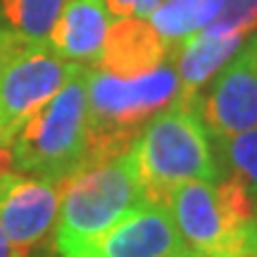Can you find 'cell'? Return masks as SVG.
<instances>
[{
	"mask_svg": "<svg viewBox=\"0 0 257 257\" xmlns=\"http://www.w3.org/2000/svg\"><path fill=\"white\" fill-rule=\"evenodd\" d=\"M195 110L212 138H229L257 126V60L243 48L198 93Z\"/></svg>",
	"mask_w": 257,
	"mask_h": 257,
	"instance_id": "9c48e42d",
	"label": "cell"
},
{
	"mask_svg": "<svg viewBox=\"0 0 257 257\" xmlns=\"http://www.w3.org/2000/svg\"><path fill=\"white\" fill-rule=\"evenodd\" d=\"M252 231H255V238H257V202H255V214H252Z\"/></svg>",
	"mask_w": 257,
	"mask_h": 257,
	"instance_id": "603a6c76",
	"label": "cell"
},
{
	"mask_svg": "<svg viewBox=\"0 0 257 257\" xmlns=\"http://www.w3.org/2000/svg\"><path fill=\"white\" fill-rule=\"evenodd\" d=\"M181 248L184 240L167 205L146 200L62 257H165Z\"/></svg>",
	"mask_w": 257,
	"mask_h": 257,
	"instance_id": "ba28073f",
	"label": "cell"
},
{
	"mask_svg": "<svg viewBox=\"0 0 257 257\" xmlns=\"http://www.w3.org/2000/svg\"><path fill=\"white\" fill-rule=\"evenodd\" d=\"M165 257H198V255H193L191 250L184 245L181 250H174V252H169V255H165Z\"/></svg>",
	"mask_w": 257,
	"mask_h": 257,
	"instance_id": "7402d4cb",
	"label": "cell"
},
{
	"mask_svg": "<svg viewBox=\"0 0 257 257\" xmlns=\"http://www.w3.org/2000/svg\"><path fill=\"white\" fill-rule=\"evenodd\" d=\"M88 67L81 64L62 88L41 105L10 143L12 167L46 181H64L88 153Z\"/></svg>",
	"mask_w": 257,
	"mask_h": 257,
	"instance_id": "277c9868",
	"label": "cell"
},
{
	"mask_svg": "<svg viewBox=\"0 0 257 257\" xmlns=\"http://www.w3.org/2000/svg\"><path fill=\"white\" fill-rule=\"evenodd\" d=\"M169 53V46L148 19L124 17L110 27L95 67L112 76L131 79L157 69Z\"/></svg>",
	"mask_w": 257,
	"mask_h": 257,
	"instance_id": "30bf717a",
	"label": "cell"
},
{
	"mask_svg": "<svg viewBox=\"0 0 257 257\" xmlns=\"http://www.w3.org/2000/svg\"><path fill=\"white\" fill-rule=\"evenodd\" d=\"M245 50L250 53V57H252V60H257V34L250 38L248 43H245Z\"/></svg>",
	"mask_w": 257,
	"mask_h": 257,
	"instance_id": "44dd1931",
	"label": "cell"
},
{
	"mask_svg": "<svg viewBox=\"0 0 257 257\" xmlns=\"http://www.w3.org/2000/svg\"><path fill=\"white\" fill-rule=\"evenodd\" d=\"M131 150L148 202L167 205L179 184L219 179L214 143L195 100L174 98L143 126Z\"/></svg>",
	"mask_w": 257,
	"mask_h": 257,
	"instance_id": "6da1fadb",
	"label": "cell"
},
{
	"mask_svg": "<svg viewBox=\"0 0 257 257\" xmlns=\"http://www.w3.org/2000/svg\"><path fill=\"white\" fill-rule=\"evenodd\" d=\"M162 0H105V5L114 17H138L148 19Z\"/></svg>",
	"mask_w": 257,
	"mask_h": 257,
	"instance_id": "e0dca14e",
	"label": "cell"
},
{
	"mask_svg": "<svg viewBox=\"0 0 257 257\" xmlns=\"http://www.w3.org/2000/svg\"><path fill=\"white\" fill-rule=\"evenodd\" d=\"M238 257H257V250L255 252H243V255H238Z\"/></svg>",
	"mask_w": 257,
	"mask_h": 257,
	"instance_id": "cb8c5ba5",
	"label": "cell"
},
{
	"mask_svg": "<svg viewBox=\"0 0 257 257\" xmlns=\"http://www.w3.org/2000/svg\"><path fill=\"white\" fill-rule=\"evenodd\" d=\"M19 43H22V41H17L15 34L0 22V69H3V64L8 62V57L15 53V48H17Z\"/></svg>",
	"mask_w": 257,
	"mask_h": 257,
	"instance_id": "ac0fdd59",
	"label": "cell"
},
{
	"mask_svg": "<svg viewBox=\"0 0 257 257\" xmlns=\"http://www.w3.org/2000/svg\"><path fill=\"white\" fill-rule=\"evenodd\" d=\"M167 210L193 255L238 257L257 250L255 200L236 176L179 184L169 193Z\"/></svg>",
	"mask_w": 257,
	"mask_h": 257,
	"instance_id": "3957f363",
	"label": "cell"
},
{
	"mask_svg": "<svg viewBox=\"0 0 257 257\" xmlns=\"http://www.w3.org/2000/svg\"><path fill=\"white\" fill-rule=\"evenodd\" d=\"M134 148V146H131ZM146 202L134 150L86 162L62 181L55 248L60 255L86 243Z\"/></svg>",
	"mask_w": 257,
	"mask_h": 257,
	"instance_id": "5b68a950",
	"label": "cell"
},
{
	"mask_svg": "<svg viewBox=\"0 0 257 257\" xmlns=\"http://www.w3.org/2000/svg\"><path fill=\"white\" fill-rule=\"evenodd\" d=\"M81 64L57 55L53 46L19 43L0 69V146L12 138L34 112L46 105Z\"/></svg>",
	"mask_w": 257,
	"mask_h": 257,
	"instance_id": "8992f818",
	"label": "cell"
},
{
	"mask_svg": "<svg viewBox=\"0 0 257 257\" xmlns=\"http://www.w3.org/2000/svg\"><path fill=\"white\" fill-rule=\"evenodd\" d=\"M64 0H0V19L22 43L48 41Z\"/></svg>",
	"mask_w": 257,
	"mask_h": 257,
	"instance_id": "5bb4252c",
	"label": "cell"
},
{
	"mask_svg": "<svg viewBox=\"0 0 257 257\" xmlns=\"http://www.w3.org/2000/svg\"><path fill=\"white\" fill-rule=\"evenodd\" d=\"M60 198L62 181H46L12 167L0 172V229L22 257H31L48 238L60 214Z\"/></svg>",
	"mask_w": 257,
	"mask_h": 257,
	"instance_id": "52a82bcc",
	"label": "cell"
},
{
	"mask_svg": "<svg viewBox=\"0 0 257 257\" xmlns=\"http://www.w3.org/2000/svg\"><path fill=\"white\" fill-rule=\"evenodd\" d=\"M243 38L245 36H207L198 31L174 48V67L179 74L176 98L193 100L202 86H207L221 67L238 53Z\"/></svg>",
	"mask_w": 257,
	"mask_h": 257,
	"instance_id": "7c38bea8",
	"label": "cell"
},
{
	"mask_svg": "<svg viewBox=\"0 0 257 257\" xmlns=\"http://www.w3.org/2000/svg\"><path fill=\"white\" fill-rule=\"evenodd\" d=\"M257 27V0H224L217 17L205 29L207 36H245Z\"/></svg>",
	"mask_w": 257,
	"mask_h": 257,
	"instance_id": "2e32d148",
	"label": "cell"
},
{
	"mask_svg": "<svg viewBox=\"0 0 257 257\" xmlns=\"http://www.w3.org/2000/svg\"><path fill=\"white\" fill-rule=\"evenodd\" d=\"M88 153L86 162L131 150L138 134L179 95V74L169 55L157 69L121 79L88 67ZM83 162V165H86Z\"/></svg>",
	"mask_w": 257,
	"mask_h": 257,
	"instance_id": "7a4b0ae2",
	"label": "cell"
},
{
	"mask_svg": "<svg viewBox=\"0 0 257 257\" xmlns=\"http://www.w3.org/2000/svg\"><path fill=\"white\" fill-rule=\"evenodd\" d=\"M12 167V155H10V148L0 146V172L3 169H10Z\"/></svg>",
	"mask_w": 257,
	"mask_h": 257,
	"instance_id": "ffe728a7",
	"label": "cell"
},
{
	"mask_svg": "<svg viewBox=\"0 0 257 257\" xmlns=\"http://www.w3.org/2000/svg\"><path fill=\"white\" fill-rule=\"evenodd\" d=\"M221 5L224 0H162L148 19L169 50H174L186 38L207 27Z\"/></svg>",
	"mask_w": 257,
	"mask_h": 257,
	"instance_id": "4fadbf2b",
	"label": "cell"
},
{
	"mask_svg": "<svg viewBox=\"0 0 257 257\" xmlns=\"http://www.w3.org/2000/svg\"><path fill=\"white\" fill-rule=\"evenodd\" d=\"M214 155L221 160L231 176H236L248 188L257 202V126L229 138H212Z\"/></svg>",
	"mask_w": 257,
	"mask_h": 257,
	"instance_id": "9a60e30c",
	"label": "cell"
},
{
	"mask_svg": "<svg viewBox=\"0 0 257 257\" xmlns=\"http://www.w3.org/2000/svg\"><path fill=\"white\" fill-rule=\"evenodd\" d=\"M0 257H22L17 250L12 248V243H10L8 236L3 233V229H0Z\"/></svg>",
	"mask_w": 257,
	"mask_h": 257,
	"instance_id": "d6986e66",
	"label": "cell"
},
{
	"mask_svg": "<svg viewBox=\"0 0 257 257\" xmlns=\"http://www.w3.org/2000/svg\"><path fill=\"white\" fill-rule=\"evenodd\" d=\"M110 27L112 12L105 0H64L48 43L64 60L88 67L98 62Z\"/></svg>",
	"mask_w": 257,
	"mask_h": 257,
	"instance_id": "8fae6325",
	"label": "cell"
}]
</instances>
